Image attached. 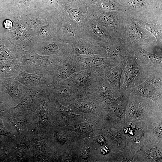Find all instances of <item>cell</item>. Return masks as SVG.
Returning <instances> with one entry per match:
<instances>
[{"label": "cell", "instance_id": "13", "mask_svg": "<svg viewBox=\"0 0 162 162\" xmlns=\"http://www.w3.org/2000/svg\"><path fill=\"white\" fill-rule=\"evenodd\" d=\"M57 17L59 27L62 30L60 38L63 41L69 44L82 39V28L69 17L66 12H58Z\"/></svg>", "mask_w": 162, "mask_h": 162}, {"label": "cell", "instance_id": "8", "mask_svg": "<svg viewBox=\"0 0 162 162\" xmlns=\"http://www.w3.org/2000/svg\"><path fill=\"white\" fill-rule=\"evenodd\" d=\"M154 68L140 65L134 55L130 54L123 71L124 82L121 90L128 91L141 84L148 78Z\"/></svg>", "mask_w": 162, "mask_h": 162}, {"label": "cell", "instance_id": "30", "mask_svg": "<svg viewBox=\"0 0 162 162\" xmlns=\"http://www.w3.org/2000/svg\"><path fill=\"white\" fill-rule=\"evenodd\" d=\"M86 3L88 6L94 4L101 10L119 11L126 13L117 0H86Z\"/></svg>", "mask_w": 162, "mask_h": 162}, {"label": "cell", "instance_id": "5", "mask_svg": "<svg viewBox=\"0 0 162 162\" xmlns=\"http://www.w3.org/2000/svg\"><path fill=\"white\" fill-rule=\"evenodd\" d=\"M160 114L161 110L152 100L139 96H130L125 111L126 122L147 121L146 115Z\"/></svg>", "mask_w": 162, "mask_h": 162}, {"label": "cell", "instance_id": "21", "mask_svg": "<svg viewBox=\"0 0 162 162\" xmlns=\"http://www.w3.org/2000/svg\"><path fill=\"white\" fill-rule=\"evenodd\" d=\"M50 13L45 12L31 6L22 13V17L27 25L30 32L41 25L47 23Z\"/></svg>", "mask_w": 162, "mask_h": 162}, {"label": "cell", "instance_id": "39", "mask_svg": "<svg viewBox=\"0 0 162 162\" xmlns=\"http://www.w3.org/2000/svg\"><path fill=\"white\" fill-rule=\"evenodd\" d=\"M109 152V149L108 147L105 146L102 147L101 149V152L103 154H106Z\"/></svg>", "mask_w": 162, "mask_h": 162}, {"label": "cell", "instance_id": "7", "mask_svg": "<svg viewBox=\"0 0 162 162\" xmlns=\"http://www.w3.org/2000/svg\"><path fill=\"white\" fill-rule=\"evenodd\" d=\"M11 28L0 35L4 43L9 42L20 48L29 47L36 42L30 35L27 25L22 15L14 12Z\"/></svg>", "mask_w": 162, "mask_h": 162}, {"label": "cell", "instance_id": "23", "mask_svg": "<svg viewBox=\"0 0 162 162\" xmlns=\"http://www.w3.org/2000/svg\"><path fill=\"white\" fill-rule=\"evenodd\" d=\"M47 91H31L19 103L11 108V111L17 112L36 108L42 101Z\"/></svg>", "mask_w": 162, "mask_h": 162}, {"label": "cell", "instance_id": "31", "mask_svg": "<svg viewBox=\"0 0 162 162\" xmlns=\"http://www.w3.org/2000/svg\"><path fill=\"white\" fill-rule=\"evenodd\" d=\"M142 28H145L155 38L157 45L162 46V25L149 23L141 20L134 19Z\"/></svg>", "mask_w": 162, "mask_h": 162}, {"label": "cell", "instance_id": "29", "mask_svg": "<svg viewBox=\"0 0 162 162\" xmlns=\"http://www.w3.org/2000/svg\"><path fill=\"white\" fill-rule=\"evenodd\" d=\"M63 10L68 14L69 17L75 21L82 27L83 22L87 16L88 6L86 4L78 8H74L62 4Z\"/></svg>", "mask_w": 162, "mask_h": 162}, {"label": "cell", "instance_id": "26", "mask_svg": "<svg viewBox=\"0 0 162 162\" xmlns=\"http://www.w3.org/2000/svg\"><path fill=\"white\" fill-rule=\"evenodd\" d=\"M134 56L139 59L142 65L156 68H162V57L146 50L143 46L137 48L134 50Z\"/></svg>", "mask_w": 162, "mask_h": 162}, {"label": "cell", "instance_id": "2", "mask_svg": "<svg viewBox=\"0 0 162 162\" xmlns=\"http://www.w3.org/2000/svg\"><path fill=\"white\" fill-rule=\"evenodd\" d=\"M127 15L149 23L162 25V0H117Z\"/></svg>", "mask_w": 162, "mask_h": 162}, {"label": "cell", "instance_id": "24", "mask_svg": "<svg viewBox=\"0 0 162 162\" xmlns=\"http://www.w3.org/2000/svg\"><path fill=\"white\" fill-rule=\"evenodd\" d=\"M105 49L108 57H116L121 61L127 60L130 53L122 44L120 38H112L98 45Z\"/></svg>", "mask_w": 162, "mask_h": 162}, {"label": "cell", "instance_id": "32", "mask_svg": "<svg viewBox=\"0 0 162 162\" xmlns=\"http://www.w3.org/2000/svg\"><path fill=\"white\" fill-rule=\"evenodd\" d=\"M34 0H13V6L15 10L22 14L29 7L33 5Z\"/></svg>", "mask_w": 162, "mask_h": 162}, {"label": "cell", "instance_id": "22", "mask_svg": "<svg viewBox=\"0 0 162 162\" xmlns=\"http://www.w3.org/2000/svg\"><path fill=\"white\" fill-rule=\"evenodd\" d=\"M127 60L121 61L118 65L112 68H105L100 75V76L109 82L113 91L118 94L121 92V80L126 64Z\"/></svg>", "mask_w": 162, "mask_h": 162}, {"label": "cell", "instance_id": "14", "mask_svg": "<svg viewBox=\"0 0 162 162\" xmlns=\"http://www.w3.org/2000/svg\"><path fill=\"white\" fill-rule=\"evenodd\" d=\"M58 12L49 14L47 23L41 25L30 32V35L36 42L45 41L56 38H60L62 32L57 17Z\"/></svg>", "mask_w": 162, "mask_h": 162}, {"label": "cell", "instance_id": "37", "mask_svg": "<svg viewBox=\"0 0 162 162\" xmlns=\"http://www.w3.org/2000/svg\"><path fill=\"white\" fill-rule=\"evenodd\" d=\"M40 118V122L41 124H44L47 122L48 117V114L46 111V109Z\"/></svg>", "mask_w": 162, "mask_h": 162}, {"label": "cell", "instance_id": "33", "mask_svg": "<svg viewBox=\"0 0 162 162\" xmlns=\"http://www.w3.org/2000/svg\"><path fill=\"white\" fill-rule=\"evenodd\" d=\"M62 4L74 8H78L85 4L86 0H61Z\"/></svg>", "mask_w": 162, "mask_h": 162}, {"label": "cell", "instance_id": "6", "mask_svg": "<svg viewBox=\"0 0 162 162\" xmlns=\"http://www.w3.org/2000/svg\"><path fill=\"white\" fill-rule=\"evenodd\" d=\"M162 68H154L148 78L128 91L130 96L137 95L154 101L162 110Z\"/></svg>", "mask_w": 162, "mask_h": 162}, {"label": "cell", "instance_id": "34", "mask_svg": "<svg viewBox=\"0 0 162 162\" xmlns=\"http://www.w3.org/2000/svg\"><path fill=\"white\" fill-rule=\"evenodd\" d=\"M13 124L18 130L22 129L25 125L24 120L23 119L18 117H16L13 119L12 122Z\"/></svg>", "mask_w": 162, "mask_h": 162}, {"label": "cell", "instance_id": "40", "mask_svg": "<svg viewBox=\"0 0 162 162\" xmlns=\"http://www.w3.org/2000/svg\"><path fill=\"white\" fill-rule=\"evenodd\" d=\"M97 140L100 143L102 144L104 142L105 140L103 137L101 136H99L97 137Z\"/></svg>", "mask_w": 162, "mask_h": 162}, {"label": "cell", "instance_id": "25", "mask_svg": "<svg viewBox=\"0 0 162 162\" xmlns=\"http://www.w3.org/2000/svg\"><path fill=\"white\" fill-rule=\"evenodd\" d=\"M53 94L63 102H68L82 97L85 93L73 86L64 85L60 82L54 84Z\"/></svg>", "mask_w": 162, "mask_h": 162}, {"label": "cell", "instance_id": "12", "mask_svg": "<svg viewBox=\"0 0 162 162\" xmlns=\"http://www.w3.org/2000/svg\"><path fill=\"white\" fill-rule=\"evenodd\" d=\"M86 93L93 96L103 105L114 100L119 94L113 91L108 81L100 76L94 78Z\"/></svg>", "mask_w": 162, "mask_h": 162}, {"label": "cell", "instance_id": "15", "mask_svg": "<svg viewBox=\"0 0 162 162\" xmlns=\"http://www.w3.org/2000/svg\"><path fill=\"white\" fill-rule=\"evenodd\" d=\"M29 48L38 54L42 56L56 54L64 56L71 51L69 44L63 41L60 38L45 41L36 42Z\"/></svg>", "mask_w": 162, "mask_h": 162}, {"label": "cell", "instance_id": "41", "mask_svg": "<svg viewBox=\"0 0 162 162\" xmlns=\"http://www.w3.org/2000/svg\"><path fill=\"white\" fill-rule=\"evenodd\" d=\"M1 91H1V88H0V94L1 93Z\"/></svg>", "mask_w": 162, "mask_h": 162}, {"label": "cell", "instance_id": "19", "mask_svg": "<svg viewBox=\"0 0 162 162\" xmlns=\"http://www.w3.org/2000/svg\"><path fill=\"white\" fill-rule=\"evenodd\" d=\"M78 57L80 61L85 64L86 69L95 70L98 72L99 76L105 68L114 67L121 61L114 57H100L92 56L84 57L80 56Z\"/></svg>", "mask_w": 162, "mask_h": 162}, {"label": "cell", "instance_id": "38", "mask_svg": "<svg viewBox=\"0 0 162 162\" xmlns=\"http://www.w3.org/2000/svg\"><path fill=\"white\" fill-rule=\"evenodd\" d=\"M57 140L60 142H64L66 140V136L63 134L58 133L56 136Z\"/></svg>", "mask_w": 162, "mask_h": 162}, {"label": "cell", "instance_id": "42", "mask_svg": "<svg viewBox=\"0 0 162 162\" xmlns=\"http://www.w3.org/2000/svg\"><path fill=\"white\" fill-rule=\"evenodd\" d=\"M2 100H0V103H2Z\"/></svg>", "mask_w": 162, "mask_h": 162}, {"label": "cell", "instance_id": "1", "mask_svg": "<svg viewBox=\"0 0 162 162\" xmlns=\"http://www.w3.org/2000/svg\"><path fill=\"white\" fill-rule=\"evenodd\" d=\"M8 49L15 58L22 64L21 71L28 73L37 71L51 74L53 68L59 62L64 56L56 54L50 56L39 55L31 50H25L10 43Z\"/></svg>", "mask_w": 162, "mask_h": 162}, {"label": "cell", "instance_id": "17", "mask_svg": "<svg viewBox=\"0 0 162 162\" xmlns=\"http://www.w3.org/2000/svg\"><path fill=\"white\" fill-rule=\"evenodd\" d=\"M98 76V74L95 70L86 69L59 82L64 85L74 86L86 93L93 80Z\"/></svg>", "mask_w": 162, "mask_h": 162}, {"label": "cell", "instance_id": "18", "mask_svg": "<svg viewBox=\"0 0 162 162\" xmlns=\"http://www.w3.org/2000/svg\"><path fill=\"white\" fill-rule=\"evenodd\" d=\"M130 96L128 91L121 90L118 97L104 105L106 109L114 116L115 121H119L120 126L124 123L125 113L127 104Z\"/></svg>", "mask_w": 162, "mask_h": 162}, {"label": "cell", "instance_id": "27", "mask_svg": "<svg viewBox=\"0 0 162 162\" xmlns=\"http://www.w3.org/2000/svg\"><path fill=\"white\" fill-rule=\"evenodd\" d=\"M22 64L17 58L0 62V78L15 77L21 71Z\"/></svg>", "mask_w": 162, "mask_h": 162}, {"label": "cell", "instance_id": "4", "mask_svg": "<svg viewBox=\"0 0 162 162\" xmlns=\"http://www.w3.org/2000/svg\"><path fill=\"white\" fill-rule=\"evenodd\" d=\"M127 15L121 11L100 10L94 4L88 6L87 16L103 26L113 38H121Z\"/></svg>", "mask_w": 162, "mask_h": 162}, {"label": "cell", "instance_id": "11", "mask_svg": "<svg viewBox=\"0 0 162 162\" xmlns=\"http://www.w3.org/2000/svg\"><path fill=\"white\" fill-rule=\"evenodd\" d=\"M81 28L82 30V39L92 44L98 46L112 38L103 26L87 16L84 20Z\"/></svg>", "mask_w": 162, "mask_h": 162}, {"label": "cell", "instance_id": "16", "mask_svg": "<svg viewBox=\"0 0 162 162\" xmlns=\"http://www.w3.org/2000/svg\"><path fill=\"white\" fill-rule=\"evenodd\" d=\"M0 88L2 91L9 95L18 104L32 90L14 77L0 78Z\"/></svg>", "mask_w": 162, "mask_h": 162}, {"label": "cell", "instance_id": "36", "mask_svg": "<svg viewBox=\"0 0 162 162\" xmlns=\"http://www.w3.org/2000/svg\"><path fill=\"white\" fill-rule=\"evenodd\" d=\"M9 131L3 123L2 120L0 119V135L7 136L9 134Z\"/></svg>", "mask_w": 162, "mask_h": 162}, {"label": "cell", "instance_id": "10", "mask_svg": "<svg viewBox=\"0 0 162 162\" xmlns=\"http://www.w3.org/2000/svg\"><path fill=\"white\" fill-rule=\"evenodd\" d=\"M14 77L32 90L46 91L51 89L54 84L51 74L39 71L28 73L21 71L18 75Z\"/></svg>", "mask_w": 162, "mask_h": 162}, {"label": "cell", "instance_id": "20", "mask_svg": "<svg viewBox=\"0 0 162 162\" xmlns=\"http://www.w3.org/2000/svg\"><path fill=\"white\" fill-rule=\"evenodd\" d=\"M72 52L77 56L81 55L88 56L98 55L101 57L107 56L106 50L99 46L92 44L82 39L68 44Z\"/></svg>", "mask_w": 162, "mask_h": 162}, {"label": "cell", "instance_id": "43", "mask_svg": "<svg viewBox=\"0 0 162 162\" xmlns=\"http://www.w3.org/2000/svg\"><path fill=\"white\" fill-rule=\"evenodd\" d=\"M2 0H0V2Z\"/></svg>", "mask_w": 162, "mask_h": 162}, {"label": "cell", "instance_id": "3", "mask_svg": "<svg viewBox=\"0 0 162 162\" xmlns=\"http://www.w3.org/2000/svg\"><path fill=\"white\" fill-rule=\"evenodd\" d=\"M120 40L128 52L134 55V50L137 48L143 46L151 52L157 45L154 37L127 14L124 21Z\"/></svg>", "mask_w": 162, "mask_h": 162}, {"label": "cell", "instance_id": "35", "mask_svg": "<svg viewBox=\"0 0 162 162\" xmlns=\"http://www.w3.org/2000/svg\"><path fill=\"white\" fill-rule=\"evenodd\" d=\"M79 131L84 133L88 131L91 129V126L89 124L85 123L81 124L78 127Z\"/></svg>", "mask_w": 162, "mask_h": 162}, {"label": "cell", "instance_id": "28", "mask_svg": "<svg viewBox=\"0 0 162 162\" xmlns=\"http://www.w3.org/2000/svg\"><path fill=\"white\" fill-rule=\"evenodd\" d=\"M33 6L47 13L65 11L62 7L61 0H34Z\"/></svg>", "mask_w": 162, "mask_h": 162}, {"label": "cell", "instance_id": "9", "mask_svg": "<svg viewBox=\"0 0 162 162\" xmlns=\"http://www.w3.org/2000/svg\"><path fill=\"white\" fill-rule=\"evenodd\" d=\"M85 69V65L71 51L62 57L58 64L52 69L51 74L53 83H59Z\"/></svg>", "mask_w": 162, "mask_h": 162}]
</instances>
